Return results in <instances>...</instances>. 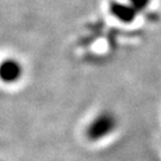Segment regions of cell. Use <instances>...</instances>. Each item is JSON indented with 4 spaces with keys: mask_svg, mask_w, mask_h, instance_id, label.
Here are the masks:
<instances>
[{
    "mask_svg": "<svg viewBox=\"0 0 161 161\" xmlns=\"http://www.w3.org/2000/svg\"><path fill=\"white\" fill-rule=\"evenodd\" d=\"M118 116L111 110H100L93 116L84 128V136L88 142L98 143L114 135L118 129Z\"/></svg>",
    "mask_w": 161,
    "mask_h": 161,
    "instance_id": "cell-1",
    "label": "cell"
},
{
    "mask_svg": "<svg viewBox=\"0 0 161 161\" xmlns=\"http://www.w3.org/2000/svg\"><path fill=\"white\" fill-rule=\"evenodd\" d=\"M0 161H1V160H0Z\"/></svg>",
    "mask_w": 161,
    "mask_h": 161,
    "instance_id": "cell-3",
    "label": "cell"
},
{
    "mask_svg": "<svg viewBox=\"0 0 161 161\" xmlns=\"http://www.w3.org/2000/svg\"><path fill=\"white\" fill-rule=\"evenodd\" d=\"M24 67L17 58H7L0 62V80L4 84L12 85L23 78Z\"/></svg>",
    "mask_w": 161,
    "mask_h": 161,
    "instance_id": "cell-2",
    "label": "cell"
}]
</instances>
